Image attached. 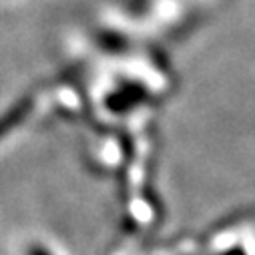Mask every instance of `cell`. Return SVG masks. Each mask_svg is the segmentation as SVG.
I'll return each instance as SVG.
<instances>
[]
</instances>
